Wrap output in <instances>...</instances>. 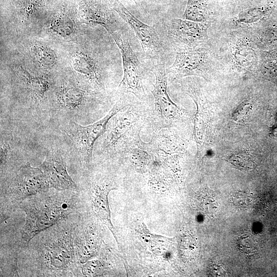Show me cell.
I'll return each mask as SVG.
<instances>
[{
    "mask_svg": "<svg viewBox=\"0 0 277 277\" xmlns=\"http://www.w3.org/2000/svg\"><path fill=\"white\" fill-rule=\"evenodd\" d=\"M111 102L106 94L88 83L80 85L65 81L57 87L51 98V122L59 127L69 122L92 123L107 114L115 104Z\"/></svg>",
    "mask_w": 277,
    "mask_h": 277,
    "instance_id": "cell-1",
    "label": "cell"
},
{
    "mask_svg": "<svg viewBox=\"0 0 277 277\" xmlns=\"http://www.w3.org/2000/svg\"><path fill=\"white\" fill-rule=\"evenodd\" d=\"M56 190L54 193L48 190L26 198L19 207L26 214L22 232L23 243L28 246L30 241L41 231L62 222L74 210L77 195L64 193Z\"/></svg>",
    "mask_w": 277,
    "mask_h": 277,
    "instance_id": "cell-2",
    "label": "cell"
},
{
    "mask_svg": "<svg viewBox=\"0 0 277 277\" xmlns=\"http://www.w3.org/2000/svg\"><path fill=\"white\" fill-rule=\"evenodd\" d=\"M116 96V101L112 108L97 121L86 126L69 122L59 127L63 135L64 147L68 155L85 167L91 163L95 144L105 132L110 119L130 106L135 98L132 94H123Z\"/></svg>",
    "mask_w": 277,
    "mask_h": 277,
    "instance_id": "cell-3",
    "label": "cell"
},
{
    "mask_svg": "<svg viewBox=\"0 0 277 277\" xmlns=\"http://www.w3.org/2000/svg\"><path fill=\"white\" fill-rule=\"evenodd\" d=\"M64 221L42 231L47 238L37 244L38 265L51 275L76 274L78 271L80 262L74 242L75 226H64Z\"/></svg>",
    "mask_w": 277,
    "mask_h": 277,
    "instance_id": "cell-4",
    "label": "cell"
},
{
    "mask_svg": "<svg viewBox=\"0 0 277 277\" xmlns=\"http://www.w3.org/2000/svg\"><path fill=\"white\" fill-rule=\"evenodd\" d=\"M1 178L26 164L25 157L38 151L43 146V138L35 134L36 130L17 120L1 116Z\"/></svg>",
    "mask_w": 277,
    "mask_h": 277,
    "instance_id": "cell-5",
    "label": "cell"
},
{
    "mask_svg": "<svg viewBox=\"0 0 277 277\" xmlns=\"http://www.w3.org/2000/svg\"><path fill=\"white\" fill-rule=\"evenodd\" d=\"M149 111V107L135 97L130 106L110 119L105 132L95 144L94 156L108 159L132 131L140 127H146Z\"/></svg>",
    "mask_w": 277,
    "mask_h": 277,
    "instance_id": "cell-6",
    "label": "cell"
},
{
    "mask_svg": "<svg viewBox=\"0 0 277 277\" xmlns=\"http://www.w3.org/2000/svg\"><path fill=\"white\" fill-rule=\"evenodd\" d=\"M165 63V61L156 62L152 69L155 78L151 90L153 102L149 108L146 127L151 135L163 128H176L187 118V112L176 105L168 94Z\"/></svg>",
    "mask_w": 277,
    "mask_h": 277,
    "instance_id": "cell-7",
    "label": "cell"
},
{
    "mask_svg": "<svg viewBox=\"0 0 277 277\" xmlns=\"http://www.w3.org/2000/svg\"><path fill=\"white\" fill-rule=\"evenodd\" d=\"M122 55L123 77L115 95L132 94L150 108L153 102L144 86L145 71L122 30L110 34Z\"/></svg>",
    "mask_w": 277,
    "mask_h": 277,
    "instance_id": "cell-8",
    "label": "cell"
},
{
    "mask_svg": "<svg viewBox=\"0 0 277 277\" xmlns=\"http://www.w3.org/2000/svg\"><path fill=\"white\" fill-rule=\"evenodd\" d=\"M1 179L3 194L12 202L21 203L26 198L50 188L42 169L32 166L29 162Z\"/></svg>",
    "mask_w": 277,
    "mask_h": 277,
    "instance_id": "cell-9",
    "label": "cell"
},
{
    "mask_svg": "<svg viewBox=\"0 0 277 277\" xmlns=\"http://www.w3.org/2000/svg\"><path fill=\"white\" fill-rule=\"evenodd\" d=\"M113 8L133 30L146 55L157 61H165V44L155 29L138 19L118 0L113 3Z\"/></svg>",
    "mask_w": 277,
    "mask_h": 277,
    "instance_id": "cell-10",
    "label": "cell"
},
{
    "mask_svg": "<svg viewBox=\"0 0 277 277\" xmlns=\"http://www.w3.org/2000/svg\"><path fill=\"white\" fill-rule=\"evenodd\" d=\"M86 180L90 193L92 209L98 218L116 236L111 221L108 196L110 191L116 189L114 176L105 172L93 174L90 172Z\"/></svg>",
    "mask_w": 277,
    "mask_h": 277,
    "instance_id": "cell-11",
    "label": "cell"
},
{
    "mask_svg": "<svg viewBox=\"0 0 277 277\" xmlns=\"http://www.w3.org/2000/svg\"><path fill=\"white\" fill-rule=\"evenodd\" d=\"M176 57L166 72L175 78L188 76H205L208 70L209 59L208 51L201 45L194 47L174 49Z\"/></svg>",
    "mask_w": 277,
    "mask_h": 277,
    "instance_id": "cell-12",
    "label": "cell"
},
{
    "mask_svg": "<svg viewBox=\"0 0 277 277\" xmlns=\"http://www.w3.org/2000/svg\"><path fill=\"white\" fill-rule=\"evenodd\" d=\"M64 147H52L46 152L45 159L39 166L45 174L50 188L55 190H72L78 192V188L68 174L65 155Z\"/></svg>",
    "mask_w": 277,
    "mask_h": 277,
    "instance_id": "cell-13",
    "label": "cell"
},
{
    "mask_svg": "<svg viewBox=\"0 0 277 277\" xmlns=\"http://www.w3.org/2000/svg\"><path fill=\"white\" fill-rule=\"evenodd\" d=\"M165 28L167 39L174 49L200 46L207 35L205 23L172 18L166 23Z\"/></svg>",
    "mask_w": 277,
    "mask_h": 277,
    "instance_id": "cell-14",
    "label": "cell"
},
{
    "mask_svg": "<svg viewBox=\"0 0 277 277\" xmlns=\"http://www.w3.org/2000/svg\"><path fill=\"white\" fill-rule=\"evenodd\" d=\"M176 130L174 128H166L151 134L149 142L153 151L160 155L185 152L183 141Z\"/></svg>",
    "mask_w": 277,
    "mask_h": 277,
    "instance_id": "cell-15",
    "label": "cell"
},
{
    "mask_svg": "<svg viewBox=\"0 0 277 277\" xmlns=\"http://www.w3.org/2000/svg\"><path fill=\"white\" fill-rule=\"evenodd\" d=\"M98 239L94 232L88 227L75 226L74 231V242L78 261L86 263L93 256L98 249Z\"/></svg>",
    "mask_w": 277,
    "mask_h": 277,
    "instance_id": "cell-16",
    "label": "cell"
},
{
    "mask_svg": "<svg viewBox=\"0 0 277 277\" xmlns=\"http://www.w3.org/2000/svg\"><path fill=\"white\" fill-rule=\"evenodd\" d=\"M233 55L234 63L239 68L248 69L254 64L255 51L253 46L245 39L237 42Z\"/></svg>",
    "mask_w": 277,
    "mask_h": 277,
    "instance_id": "cell-17",
    "label": "cell"
},
{
    "mask_svg": "<svg viewBox=\"0 0 277 277\" xmlns=\"http://www.w3.org/2000/svg\"><path fill=\"white\" fill-rule=\"evenodd\" d=\"M31 51L34 58L43 67H51L56 62V57L53 51L42 44H34Z\"/></svg>",
    "mask_w": 277,
    "mask_h": 277,
    "instance_id": "cell-18",
    "label": "cell"
},
{
    "mask_svg": "<svg viewBox=\"0 0 277 277\" xmlns=\"http://www.w3.org/2000/svg\"><path fill=\"white\" fill-rule=\"evenodd\" d=\"M207 10L204 3L200 0H188L184 19L195 22L205 23Z\"/></svg>",
    "mask_w": 277,
    "mask_h": 277,
    "instance_id": "cell-19",
    "label": "cell"
},
{
    "mask_svg": "<svg viewBox=\"0 0 277 277\" xmlns=\"http://www.w3.org/2000/svg\"><path fill=\"white\" fill-rule=\"evenodd\" d=\"M51 29L56 34L63 37L72 35L75 31L73 20L68 16L62 14L53 19L50 23Z\"/></svg>",
    "mask_w": 277,
    "mask_h": 277,
    "instance_id": "cell-20",
    "label": "cell"
},
{
    "mask_svg": "<svg viewBox=\"0 0 277 277\" xmlns=\"http://www.w3.org/2000/svg\"><path fill=\"white\" fill-rule=\"evenodd\" d=\"M228 161L241 170H251L254 167V158L248 151L234 152L228 158Z\"/></svg>",
    "mask_w": 277,
    "mask_h": 277,
    "instance_id": "cell-21",
    "label": "cell"
},
{
    "mask_svg": "<svg viewBox=\"0 0 277 277\" xmlns=\"http://www.w3.org/2000/svg\"><path fill=\"white\" fill-rule=\"evenodd\" d=\"M262 74L267 78H274L277 76V58L266 56L261 65Z\"/></svg>",
    "mask_w": 277,
    "mask_h": 277,
    "instance_id": "cell-22",
    "label": "cell"
},
{
    "mask_svg": "<svg viewBox=\"0 0 277 277\" xmlns=\"http://www.w3.org/2000/svg\"><path fill=\"white\" fill-rule=\"evenodd\" d=\"M251 107V104L249 101H246L243 102L234 113L233 120L235 121H240L245 118Z\"/></svg>",
    "mask_w": 277,
    "mask_h": 277,
    "instance_id": "cell-23",
    "label": "cell"
},
{
    "mask_svg": "<svg viewBox=\"0 0 277 277\" xmlns=\"http://www.w3.org/2000/svg\"><path fill=\"white\" fill-rule=\"evenodd\" d=\"M37 0H22L24 9L26 14L32 15L35 9Z\"/></svg>",
    "mask_w": 277,
    "mask_h": 277,
    "instance_id": "cell-24",
    "label": "cell"
},
{
    "mask_svg": "<svg viewBox=\"0 0 277 277\" xmlns=\"http://www.w3.org/2000/svg\"><path fill=\"white\" fill-rule=\"evenodd\" d=\"M135 3L137 5L140 6V0H133Z\"/></svg>",
    "mask_w": 277,
    "mask_h": 277,
    "instance_id": "cell-25",
    "label": "cell"
}]
</instances>
